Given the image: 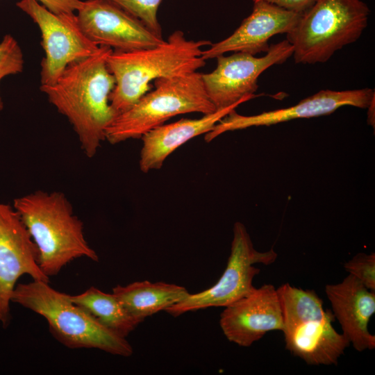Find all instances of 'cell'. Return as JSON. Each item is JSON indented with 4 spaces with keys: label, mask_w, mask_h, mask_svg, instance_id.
Wrapping results in <instances>:
<instances>
[{
    "label": "cell",
    "mask_w": 375,
    "mask_h": 375,
    "mask_svg": "<svg viewBox=\"0 0 375 375\" xmlns=\"http://www.w3.org/2000/svg\"><path fill=\"white\" fill-rule=\"evenodd\" d=\"M12 206L35 244L40 267L49 278L75 259L99 260L64 193L37 190L15 199Z\"/></svg>",
    "instance_id": "obj_3"
},
{
    "label": "cell",
    "mask_w": 375,
    "mask_h": 375,
    "mask_svg": "<svg viewBox=\"0 0 375 375\" xmlns=\"http://www.w3.org/2000/svg\"><path fill=\"white\" fill-rule=\"evenodd\" d=\"M22 50L16 39L10 34L0 42V81L6 76L21 73L24 69ZM3 102L0 94V111Z\"/></svg>",
    "instance_id": "obj_21"
},
{
    "label": "cell",
    "mask_w": 375,
    "mask_h": 375,
    "mask_svg": "<svg viewBox=\"0 0 375 375\" xmlns=\"http://www.w3.org/2000/svg\"><path fill=\"white\" fill-rule=\"evenodd\" d=\"M11 301L43 317L51 335L68 348L97 349L124 357L133 354L125 338L100 324L67 294L55 290L47 281L32 279L17 283Z\"/></svg>",
    "instance_id": "obj_4"
},
{
    "label": "cell",
    "mask_w": 375,
    "mask_h": 375,
    "mask_svg": "<svg viewBox=\"0 0 375 375\" xmlns=\"http://www.w3.org/2000/svg\"><path fill=\"white\" fill-rule=\"evenodd\" d=\"M276 292L283 315V331L309 320L322 319L330 310L324 309L323 301L314 290L284 283Z\"/></svg>",
    "instance_id": "obj_20"
},
{
    "label": "cell",
    "mask_w": 375,
    "mask_h": 375,
    "mask_svg": "<svg viewBox=\"0 0 375 375\" xmlns=\"http://www.w3.org/2000/svg\"><path fill=\"white\" fill-rule=\"evenodd\" d=\"M301 13L264 1L253 2L251 13L226 39L211 44L203 50L204 60L216 58L228 52H242L255 56L267 52L268 42L277 34L288 33L297 25Z\"/></svg>",
    "instance_id": "obj_14"
},
{
    "label": "cell",
    "mask_w": 375,
    "mask_h": 375,
    "mask_svg": "<svg viewBox=\"0 0 375 375\" xmlns=\"http://www.w3.org/2000/svg\"><path fill=\"white\" fill-rule=\"evenodd\" d=\"M112 51L101 47L94 55L67 66L53 84L40 85L48 101L72 126L88 158L96 155L117 116L109 100L115 83L106 64Z\"/></svg>",
    "instance_id": "obj_1"
},
{
    "label": "cell",
    "mask_w": 375,
    "mask_h": 375,
    "mask_svg": "<svg viewBox=\"0 0 375 375\" xmlns=\"http://www.w3.org/2000/svg\"><path fill=\"white\" fill-rule=\"evenodd\" d=\"M112 293L127 311L142 322L146 317L178 303L190 294L181 285L148 281H137L126 286L118 285L112 288Z\"/></svg>",
    "instance_id": "obj_18"
},
{
    "label": "cell",
    "mask_w": 375,
    "mask_h": 375,
    "mask_svg": "<svg viewBox=\"0 0 375 375\" xmlns=\"http://www.w3.org/2000/svg\"><path fill=\"white\" fill-rule=\"evenodd\" d=\"M349 274L359 280L367 289L375 291V253H358L344 265Z\"/></svg>",
    "instance_id": "obj_23"
},
{
    "label": "cell",
    "mask_w": 375,
    "mask_h": 375,
    "mask_svg": "<svg viewBox=\"0 0 375 375\" xmlns=\"http://www.w3.org/2000/svg\"><path fill=\"white\" fill-rule=\"evenodd\" d=\"M219 324L228 340L241 347H250L269 331H282L283 315L276 289L272 284L254 288L225 307Z\"/></svg>",
    "instance_id": "obj_13"
},
{
    "label": "cell",
    "mask_w": 375,
    "mask_h": 375,
    "mask_svg": "<svg viewBox=\"0 0 375 375\" xmlns=\"http://www.w3.org/2000/svg\"><path fill=\"white\" fill-rule=\"evenodd\" d=\"M85 35L99 47L128 51L164 42L138 18L110 0H86L76 12Z\"/></svg>",
    "instance_id": "obj_11"
},
{
    "label": "cell",
    "mask_w": 375,
    "mask_h": 375,
    "mask_svg": "<svg viewBox=\"0 0 375 375\" xmlns=\"http://www.w3.org/2000/svg\"><path fill=\"white\" fill-rule=\"evenodd\" d=\"M277 257L278 254L273 249L265 252L256 250L245 226L236 222L233 226L231 253L218 281L201 292L189 294L165 311L174 317H178L190 311L210 307H226L254 288L253 279L260 273V269L253 265H269Z\"/></svg>",
    "instance_id": "obj_7"
},
{
    "label": "cell",
    "mask_w": 375,
    "mask_h": 375,
    "mask_svg": "<svg viewBox=\"0 0 375 375\" xmlns=\"http://www.w3.org/2000/svg\"><path fill=\"white\" fill-rule=\"evenodd\" d=\"M23 275L49 282L40 267L38 250L19 215L12 206L0 202V323L3 328L11 321L12 292Z\"/></svg>",
    "instance_id": "obj_10"
},
{
    "label": "cell",
    "mask_w": 375,
    "mask_h": 375,
    "mask_svg": "<svg viewBox=\"0 0 375 375\" xmlns=\"http://www.w3.org/2000/svg\"><path fill=\"white\" fill-rule=\"evenodd\" d=\"M138 18L157 35L162 37V29L157 13L162 0H110Z\"/></svg>",
    "instance_id": "obj_22"
},
{
    "label": "cell",
    "mask_w": 375,
    "mask_h": 375,
    "mask_svg": "<svg viewBox=\"0 0 375 375\" xmlns=\"http://www.w3.org/2000/svg\"><path fill=\"white\" fill-rule=\"evenodd\" d=\"M325 292L342 334L353 348L360 352L374 349L375 335L369 331L368 324L375 312V291L349 274L340 283L326 285Z\"/></svg>",
    "instance_id": "obj_15"
},
{
    "label": "cell",
    "mask_w": 375,
    "mask_h": 375,
    "mask_svg": "<svg viewBox=\"0 0 375 375\" xmlns=\"http://www.w3.org/2000/svg\"><path fill=\"white\" fill-rule=\"evenodd\" d=\"M240 104L203 115L199 119H181L159 126L142 136L140 168L144 173L160 169L166 158L190 140L210 132L217 123Z\"/></svg>",
    "instance_id": "obj_16"
},
{
    "label": "cell",
    "mask_w": 375,
    "mask_h": 375,
    "mask_svg": "<svg viewBox=\"0 0 375 375\" xmlns=\"http://www.w3.org/2000/svg\"><path fill=\"white\" fill-rule=\"evenodd\" d=\"M293 54V47L287 40L269 46L262 57L235 52L228 56L220 55L216 68L208 74H201L206 94L216 110L234 104H242L259 95V76L274 65L285 62Z\"/></svg>",
    "instance_id": "obj_9"
},
{
    "label": "cell",
    "mask_w": 375,
    "mask_h": 375,
    "mask_svg": "<svg viewBox=\"0 0 375 375\" xmlns=\"http://www.w3.org/2000/svg\"><path fill=\"white\" fill-rule=\"evenodd\" d=\"M216 110L201 73L158 79L153 90L115 117L106 131L105 140L115 144L140 138L174 116L190 112L207 115Z\"/></svg>",
    "instance_id": "obj_6"
},
{
    "label": "cell",
    "mask_w": 375,
    "mask_h": 375,
    "mask_svg": "<svg viewBox=\"0 0 375 375\" xmlns=\"http://www.w3.org/2000/svg\"><path fill=\"white\" fill-rule=\"evenodd\" d=\"M369 15L362 0H316L286 34L295 62L328 61L337 51L359 39Z\"/></svg>",
    "instance_id": "obj_5"
},
{
    "label": "cell",
    "mask_w": 375,
    "mask_h": 375,
    "mask_svg": "<svg viewBox=\"0 0 375 375\" xmlns=\"http://www.w3.org/2000/svg\"><path fill=\"white\" fill-rule=\"evenodd\" d=\"M253 2L264 1L281 8L298 13H303L308 9L316 0H252Z\"/></svg>",
    "instance_id": "obj_25"
},
{
    "label": "cell",
    "mask_w": 375,
    "mask_h": 375,
    "mask_svg": "<svg viewBox=\"0 0 375 375\" xmlns=\"http://www.w3.org/2000/svg\"><path fill=\"white\" fill-rule=\"evenodd\" d=\"M68 297L100 324L121 337L126 338L142 322L127 311L113 293L90 287L81 294Z\"/></svg>",
    "instance_id": "obj_19"
},
{
    "label": "cell",
    "mask_w": 375,
    "mask_h": 375,
    "mask_svg": "<svg viewBox=\"0 0 375 375\" xmlns=\"http://www.w3.org/2000/svg\"><path fill=\"white\" fill-rule=\"evenodd\" d=\"M16 5L41 33L44 56L40 63V85L53 84L67 66L100 50L83 32L76 12L54 13L36 0H20Z\"/></svg>",
    "instance_id": "obj_8"
},
{
    "label": "cell",
    "mask_w": 375,
    "mask_h": 375,
    "mask_svg": "<svg viewBox=\"0 0 375 375\" xmlns=\"http://www.w3.org/2000/svg\"><path fill=\"white\" fill-rule=\"evenodd\" d=\"M54 13H74L83 4L81 0H36Z\"/></svg>",
    "instance_id": "obj_24"
},
{
    "label": "cell",
    "mask_w": 375,
    "mask_h": 375,
    "mask_svg": "<svg viewBox=\"0 0 375 375\" xmlns=\"http://www.w3.org/2000/svg\"><path fill=\"white\" fill-rule=\"evenodd\" d=\"M332 310L323 318L309 320L283 331L285 348L309 365H337L350 345L333 326Z\"/></svg>",
    "instance_id": "obj_17"
},
{
    "label": "cell",
    "mask_w": 375,
    "mask_h": 375,
    "mask_svg": "<svg viewBox=\"0 0 375 375\" xmlns=\"http://www.w3.org/2000/svg\"><path fill=\"white\" fill-rule=\"evenodd\" d=\"M208 40H188L175 31L153 47L128 51H112L106 64L115 78L109 100L117 115L133 106L149 92L150 83L197 72L206 64L203 47Z\"/></svg>",
    "instance_id": "obj_2"
},
{
    "label": "cell",
    "mask_w": 375,
    "mask_h": 375,
    "mask_svg": "<svg viewBox=\"0 0 375 375\" xmlns=\"http://www.w3.org/2000/svg\"><path fill=\"white\" fill-rule=\"evenodd\" d=\"M374 97V90L368 88L342 91L322 90L291 107L256 115H242L233 109L217 123L210 132L205 134L204 139L206 142H210L228 131L251 126H268L299 118L327 115L345 106L367 108Z\"/></svg>",
    "instance_id": "obj_12"
}]
</instances>
